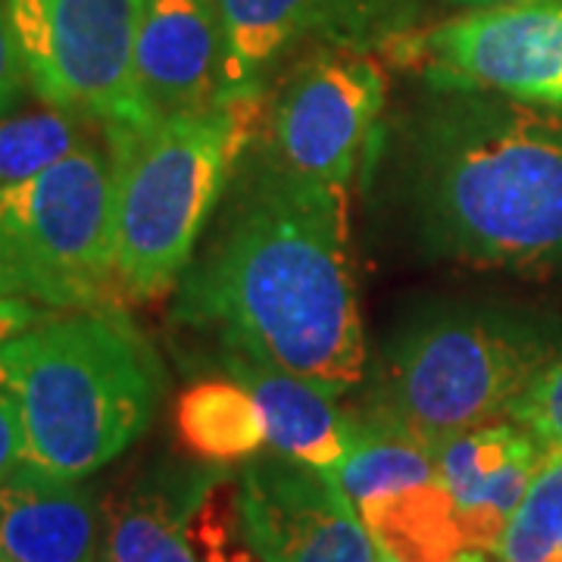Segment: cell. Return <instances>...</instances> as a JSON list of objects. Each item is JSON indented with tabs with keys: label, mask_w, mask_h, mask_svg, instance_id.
<instances>
[{
	"label": "cell",
	"mask_w": 562,
	"mask_h": 562,
	"mask_svg": "<svg viewBox=\"0 0 562 562\" xmlns=\"http://www.w3.org/2000/svg\"><path fill=\"white\" fill-rule=\"evenodd\" d=\"M176 319L331 397L366 382L369 347L341 184L257 157L179 281Z\"/></svg>",
	"instance_id": "cell-1"
},
{
	"label": "cell",
	"mask_w": 562,
	"mask_h": 562,
	"mask_svg": "<svg viewBox=\"0 0 562 562\" xmlns=\"http://www.w3.org/2000/svg\"><path fill=\"white\" fill-rule=\"evenodd\" d=\"M397 194L428 257L501 272L562 266V116L438 91L397 135Z\"/></svg>",
	"instance_id": "cell-2"
},
{
	"label": "cell",
	"mask_w": 562,
	"mask_h": 562,
	"mask_svg": "<svg viewBox=\"0 0 562 562\" xmlns=\"http://www.w3.org/2000/svg\"><path fill=\"white\" fill-rule=\"evenodd\" d=\"M0 387L20 413L25 469L81 482L147 431L166 375L128 316L72 310L0 347Z\"/></svg>",
	"instance_id": "cell-3"
},
{
	"label": "cell",
	"mask_w": 562,
	"mask_h": 562,
	"mask_svg": "<svg viewBox=\"0 0 562 562\" xmlns=\"http://www.w3.org/2000/svg\"><path fill=\"white\" fill-rule=\"evenodd\" d=\"M262 120L260 88L225 94L201 116L103 132L116 172V281L125 301H154L179 284Z\"/></svg>",
	"instance_id": "cell-4"
},
{
	"label": "cell",
	"mask_w": 562,
	"mask_h": 562,
	"mask_svg": "<svg viewBox=\"0 0 562 562\" xmlns=\"http://www.w3.org/2000/svg\"><path fill=\"white\" fill-rule=\"evenodd\" d=\"M557 357L562 353L550 335L516 313L479 303H431L384 341L360 416L435 450L509 416Z\"/></svg>",
	"instance_id": "cell-5"
},
{
	"label": "cell",
	"mask_w": 562,
	"mask_h": 562,
	"mask_svg": "<svg viewBox=\"0 0 562 562\" xmlns=\"http://www.w3.org/2000/svg\"><path fill=\"white\" fill-rule=\"evenodd\" d=\"M0 262L32 301L54 310H113L116 172L106 144H85L50 169L0 191Z\"/></svg>",
	"instance_id": "cell-6"
},
{
	"label": "cell",
	"mask_w": 562,
	"mask_h": 562,
	"mask_svg": "<svg viewBox=\"0 0 562 562\" xmlns=\"http://www.w3.org/2000/svg\"><path fill=\"white\" fill-rule=\"evenodd\" d=\"M147 0H7L29 88L106 128L147 125L135 44Z\"/></svg>",
	"instance_id": "cell-7"
},
{
	"label": "cell",
	"mask_w": 562,
	"mask_h": 562,
	"mask_svg": "<svg viewBox=\"0 0 562 562\" xmlns=\"http://www.w3.org/2000/svg\"><path fill=\"white\" fill-rule=\"evenodd\" d=\"M394 57L435 91H482L562 110V0L472 10L397 38Z\"/></svg>",
	"instance_id": "cell-8"
},
{
	"label": "cell",
	"mask_w": 562,
	"mask_h": 562,
	"mask_svg": "<svg viewBox=\"0 0 562 562\" xmlns=\"http://www.w3.org/2000/svg\"><path fill=\"white\" fill-rule=\"evenodd\" d=\"M387 103L384 69L366 54H322L266 103L262 160L288 176L347 184Z\"/></svg>",
	"instance_id": "cell-9"
},
{
	"label": "cell",
	"mask_w": 562,
	"mask_h": 562,
	"mask_svg": "<svg viewBox=\"0 0 562 562\" xmlns=\"http://www.w3.org/2000/svg\"><path fill=\"white\" fill-rule=\"evenodd\" d=\"M244 538L260 562H379L357 506L313 465L269 453L247 462L238 491Z\"/></svg>",
	"instance_id": "cell-10"
},
{
	"label": "cell",
	"mask_w": 562,
	"mask_h": 562,
	"mask_svg": "<svg viewBox=\"0 0 562 562\" xmlns=\"http://www.w3.org/2000/svg\"><path fill=\"white\" fill-rule=\"evenodd\" d=\"M135 94L144 116H201L225 98L216 0H147L135 44Z\"/></svg>",
	"instance_id": "cell-11"
},
{
	"label": "cell",
	"mask_w": 562,
	"mask_h": 562,
	"mask_svg": "<svg viewBox=\"0 0 562 562\" xmlns=\"http://www.w3.org/2000/svg\"><path fill=\"white\" fill-rule=\"evenodd\" d=\"M541 457V443L516 422H494L435 447L438 482L457 509L462 550L494 553Z\"/></svg>",
	"instance_id": "cell-12"
},
{
	"label": "cell",
	"mask_w": 562,
	"mask_h": 562,
	"mask_svg": "<svg viewBox=\"0 0 562 562\" xmlns=\"http://www.w3.org/2000/svg\"><path fill=\"white\" fill-rule=\"evenodd\" d=\"M103 519L94 494L22 465L0 484V557L13 562H101Z\"/></svg>",
	"instance_id": "cell-13"
},
{
	"label": "cell",
	"mask_w": 562,
	"mask_h": 562,
	"mask_svg": "<svg viewBox=\"0 0 562 562\" xmlns=\"http://www.w3.org/2000/svg\"><path fill=\"white\" fill-rule=\"evenodd\" d=\"M220 362L235 382L254 394L266 422V441L276 453L319 472H331L344 460L350 416L338 409V397L284 369L225 347H220Z\"/></svg>",
	"instance_id": "cell-14"
},
{
	"label": "cell",
	"mask_w": 562,
	"mask_h": 562,
	"mask_svg": "<svg viewBox=\"0 0 562 562\" xmlns=\"http://www.w3.org/2000/svg\"><path fill=\"white\" fill-rule=\"evenodd\" d=\"M225 94L260 91L266 72L303 38L338 32L357 16L353 0H216Z\"/></svg>",
	"instance_id": "cell-15"
},
{
	"label": "cell",
	"mask_w": 562,
	"mask_h": 562,
	"mask_svg": "<svg viewBox=\"0 0 562 562\" xmlns=\"http://www.w3.org/2000/svg\"><path fill=\"white\" fill-rule=\"evenodd\" d=\"M206 494V475L176 484H140L103 516L101 562H203L191 516Z\"/></svg>",
	"instance_id": "cell-16"
},
{
	"label": "cell",
	"mask_w": 562,
	"mask_h": 562,
	"mask_svg": "<svg viewBox=\"0 0 562 562\" xmlns=\"http://www.w3.org/2000/svg\"><path fill=\"white\" fill-rule=\"evenodd\" d=\"M328 479L341 487L347 501L362 509L391 494L438 482L435 450L384 422L357 413L350 416L347 453L328 472Z\"/></svg>",
	"instance_id": "cell-17"
},
{
	"label": "cell",
	"mask_w": 562,
	"mask_h": 562,
	"mask_svg": "<svg viewBox=\"0 0 562 562\" xmlns=\"http://www.w3.org/2000/svg\"><path fill=\"white\" fill-rule=\"evenodd\" d=\"M176 428L181 443L206 462L254 460L266 447V422L241 382L203 379L179 397Z\"/></svg>",
	"instance_id": "cell-18"
},
{
	"label": "cell",
	"mask_w": 562,
	"mask_h": 562,
	"mask_svg": "<svg viewBox=\"0 0 562 562\" xmlns=\"http://www.w3.org/2000/svg\"><path fill=\"white\" fill-rule=\"evenodd\" d=\"M379 553L397 562H453L462 550L457 509L441 482L357 509Z\"/></svg>",
	"instance_id": "cell-19"
},
{
	"label": "cell",
	"mask_w": 562,
	"mask_h": 562,
	"mask_svg": "<svg viewBox=\"0 0 562 562\" xmlns=\"http://www.w3.org/2000/svg\"><path fill=\"white\" fill-rule=\"evenodd\" d=\"M103 128L66 110H41L22 116H0V191L50 169L63 157L91 144Z\"/></svg>",
	"instance_id": "cell-20"
},
{
	"label": "cell",
	"mask_w": 562,
	"mask_h": 562,
	"mask_svg": "<svg viewBox=\"0 0 562 562\" xmlns=\"http://www.w3.org/2000/svg\"><path fill=\"white\" fill-rule=\"evenodd\" d=\"M494 557L501 562H562V450L541 457Z\"/></svg>",
	"instance_id": "cell-21"
},
{
	"label": "cell",
	"mask_w": 562,
	"mask_h": 562,
	"mask_svg": "<svg viewBox=\"0 0 562 562\" xmlns=\"http://www.w3.org/2000/svg\"><path fill=\"white\" fill-rule=\"evenodd\" d=\"M509 419L525 428L543 453L562 450V357L550 362L516 401Z\"/></svg>",
	"instance_id": "cell-22"
},
{
	"label": "cell",
	"mask_w": 562,
	"mask_h": 562,
	"mask_svg": "<svg viewBox=\"0 0 562 562\" xmlns=\"http://www.w3.org/2000/svg\"><path fill=\"white\" fill-rule=\"evenodd\" d=\"M25 66L20 57V44L13 35V22H10V7L7 0H0V116H7L25 91Z\"/></svg>",
	"instance_id": "cell-23"
},
{
	"label": "cell",
	"mask_w": 562,
	"mask_h": 562,
	"mask_svg": "<svg viewBox=\"0 0 562 562\" xmlns=\"http://www.w3.org/2000/svg\"><path fill=\"white\" fill-rule=\"evenodd\" d=\"M25 465V447H22V425L13 397L0 387V484L13 479Z\"/></svg>",
	"instance_id": "cell-24"
},
{
	"label": "cell",
	"mask_w": 562,
	"mask_h": 562,
	"mask_svg": "<svg viewBox=\"0 0 562 562\" xmlns=\"http://www.w3.org/2000/svg\"><path fill=\"white\" fill-rule=\"evenodd\" d=\"M44 319H50L44 313V303L32 301V297H22V294L0 297V347L10 344L13 338H20L22 331L35 328Z\"/></svg>",
	"instance_id": "cell-25"
},
{
	"label": "cell",
	"mask_w": 562,
	"mask_h": 562,
	"mask_svg": "<svg viewBox=\"0 0 562 562\" xmlns=\"http://www.w3.org/2000/svg\"><path fill=\"white\" fill-rule=\"evenodd\" d=\"M7 294H22V297H29V291H25V284H22L20 276H16L10 266L0 262V297H7Z\"/></svg>",
	"instance_id": "cell-26"
},
{
	"label": "cell",
	"mask_w": 562,
	"mask_h": 562,
	"mask_svg": "<svg viewBox=\"0 0 562 562\" xmlns=\"http://www.w3.org/2000/svg\"><path fill=\"white\" fill-rule=\"evenodd\" d=\"M457 7H469V10H491V7H509V3H535V0H450Z\"/></svg>",
	"instance_id": "cell-27"
},
{
	"label": "cell",
	"mask_w": 562,
	"mask_h": 562,
	"mask_svg": "<svg viewBox=\"0 0 562 562\" xmlns=\"http://www.w3.org/2000/svg\"><path fill=\"white\" fill-rule=\"evenodd\" d=\"M0 562H13V560H7V557H0Z\"/></svg>",
	"instance_id": "cell-28"
}]
</instances>
